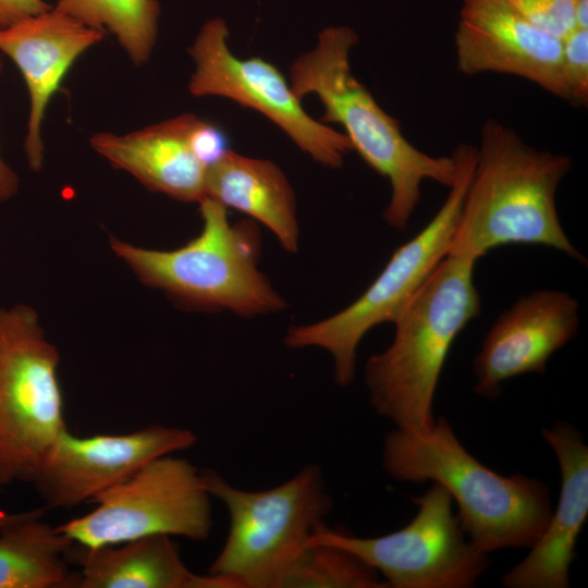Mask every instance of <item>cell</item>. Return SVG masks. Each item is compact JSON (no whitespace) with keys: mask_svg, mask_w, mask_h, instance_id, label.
<instances>
[{"mask_svg":"<svg viewBox=\"0 0 588 588\" xmlns=\"http://www.w3.org/2000/svg\"><path fill=\"white\" fill-rule=\"evenodd\" d=\"M572 160L538 150L487 119L448 254L478 260L506 245H539L587 264L559 219L555 197Z\"/></svg>","mask_w":588,"mask_h":588,"instance_id":"obj_1","label":"cell"},{"mask_svg":"<svg viewBox=\"0 0 588 588\" xmlns=\"http://www.w3.org/2000/svg\"><path fill=\"white\" fill-rule=\"evenodd\" d=\"M382 467L399 481L432 480L442 486L457 505L465 534L486 553L530 548L552 514L544 482L522 474L502 476L485 466L460 442L444 417L424 431L395 428L389 432Z\"/></svg>","mask_w":588,"mask_h":588,"instance_id":"obj_2","label":"cell"},{"mask_svg":"<svg viewBox=\"0 0 588 588\" xmlns=\"http://www.w3.org/2000/svg\"><path fill=\"white\" fill-rule=\"evenodd\" d=\"M358 36L348 26L320 32L314 49L295 59L290 86L299 99L316 95L324 109L321 123H338L345 130L353 150L389 181L391 195L383 211L387 223L404 230L421 199L424 181L450 187L456 162L451 156H432L416 148L370 91L354 76L351 51Z\"/></svg>","mask_w":588,"mask_h":588,"instance_id":"obj_3","label":"cell"},{"mask_svg":"<svg viewBox=\"0 0 588 588\" xmlns=\"http://www.w3.org/2000/svg\"><path fill=\"white\" fill-rule=\"evenodd\" d=\"M476 262L448 254L393 321L392 343L366 363L370 404L395 428L424 431L436 420L432 403L448 354L481 311Z\"/></svg>","mask_w":588,"mask_h":588,"instance_id":"obj_4","label":"cell"},{"mask_svg":"<svg viewBox=\"0 0 588 588\" xmlns=\"http://www.w3.org/2000/svg\"><path fill=\"white\" fill-rule=\"evenodd\" d=\"M199 209L201 232L180 248L148 249L111 238V249L143 283L187 308L246 318L284 309L285 301L258 268L257 226L231 223L226 208L209 197Z\"/></svg>","mask_w":588,"mask_h":588,"instance_id":"obj_5","label":"cell"},{"mask_svg":"<svg viewBox=\"0 0 588 588\" xmlns=\"http://www.w3.org/2000/svg\"><path fill=\"white\" fill-rule=\"evenodd\" d=\"M203 474L230 517L225 543L208 573L233 588H282L332 507L321 468L307 465L282 485L260 491L238 489L215 470Z\"/></svg>","mask_w":588,"mask_h":588,"instance_id":"obj_6","label":"cell"},{"mask_svg":"<svg viewBox=\"0 0 588 588\" xmlns=\"http://www.w3.org/2000/svg\"><path fill=\"white\" fill-rule=\"evenodd\" d=\"M456 172L450 192L433 218L413 238L400 246L389 261L352 304L336 314L287 330L290 348L318 347L333 360L334 381L348 385L354 378L357 350L376 326L393 322L437 265L448 255L469 184L476 147L462 143L452 152Z\"/></svg>","mask_w":588,"mask_h":588,"instance_id":"obj_7","label":"cell"},{"mask_svg":"<svg viewBox=\"0 0 588 588\" xmlns=\"http://www.w3.org/2000/svg\"><path fill=\"white\" fill-rule=\"evenodd\" d=\"M59 353L23 304L0 308V486L33 482L66 429Z\"/></svg>","mask_w":588,"mask_h":588,"instance_id":"obj_8","label":"cell"},{"mask_svg":"<svg viewBox=\"0 0 588 588\" xmlns=\"http://www.w3.org/2000/svg\"><path fill=\"white\" fill-rule=\"evenodd\" d=\"M89 503L97 504L93 511L57 526L83 547L151 535L204 541L212 528L211 494L203 470L173 454L150 461Z\"/></svg>","mask_w":588,"mask_h":588,"instance_id":"obj_9","label":"cell"},{"mask_svg":"<svg viewBox=\"0 0 588 588\" xmlns=\"http://www.w3.org/2000/svg\"><path fill=\"white\" fill-rule=\"evenodd\" d=\"M413 501L418 506L416 515L396 531L362 538L323 523L307 544L324 542L353 552L392 588L475 586L489 566V553L479 550L465 534L450 493L433 482Z\"/></svg>","mask_w":588,"mask_h":588,"instance_id":"obj_10","label":"cell"},{"mask_svg":"<svg viewBox=\"0 0 588 588\" xmlns=\"http://www.w3.org/2000/svg\"><path fill=\"white\" fill-rule=\"evenodd\" d=\"M228 40L224 20L213 17L201 26L188 48L195 63L188 82L189 94L224 97L256 110L316 162L341 167L345 156L353 151L346 135L313 119L272 63L260 57L237 58Z\"/></svg>","mask_w":588,"mask_h":588,"instance_id":"obj_11","label":"cell"},{"mask_svg":"<svg viewBox=\"0 0 588 588\" xmlns=\"http://www.w3.org/2000/svg\"><path fill=\"white\" fill-rule=\"evenodd\" d=\"M196 441L192 430L164 425L85 438L66 428L47 452L32 483L48 509L75 507L128 479L150 461L185 451Z\"/></svg>","mask_w":588,"mask_h":588,"instance_id":"obj_12","label":"cell"},{"mask_svg":"<svg viewBox=\"0 0 588 588\" xmlns=\"http://www.w3.org/2000/svg\"><path fill=\"white\" fill-rule=\"evenodd\" d=\"M454 46L456 66L465 75H514L565 100L562 39L504 0H463Z\"/></svg>","mask_w":588,"mask_h":588,"instance_id":"obj_13","label":"cell"},{"mask_svg":"<svg viewBox=\"0 0 588 588\" xmlns=\"http://www.w3.org/2000/svg\"><path fill=\"white\" fill-rule=\"evenodd\" d=\"M578 308L572 295L556 290L519 297L493 322L474 358V391L495 399L511 378L544 375L552 354L576 336Z\"/></svg>","mask_w":588,"mask_h":588,"instance_id":"obj_14","label":"cell"},{"mask_svg":"<svg viewBox=\"0 0 588 588\" xmlns=\"http://www.w3.org/2000/svg\"><path fill=\"white\" fill-rule=\"evenodd\" d=\"M105 34L53 7L0 28V51L17 66L25 81L29 113L24 149L29 168L44 164L42 122L52 96L73 63Z\"/></svg>","mask_w":588,"mask_h":588,"instance_id":"obj_15","label":"cell"},{"mask_svg":"<svg viewBox=\"0 0 588 588\" xmlns=\"http://www.w3.org/2000/svg\"><path fill=\"white\" fill-rule=\"evenodd\" d=\"M561 471L559 505L526 558L502 578L505 588H568L569 566L588 517V446L565 421L542 429Z\"/></svg>","mask_w":588,"mask_h":588,"instance_id":"obj_16","label":"cell"},{"mask_svg":"<svg viewBox=\"0 0 588 588\" xmlns=\"http://www.w3.org/2000/svg\"><path fill=\"white\" fill-rule=\"evenodd\" d=\"M197 120L195 114L184 113L126 134L98 132L90 136L89 145L147 188L199 203L206 197L208 166L193 144Z\"/></svg>","mask_w":588,"mask_h":588,"instance_id":"obj_17","label":"cell"},{"mask_svg":"<svg viewBox=\"0 0 588 588\" xmlns=\"http://www.w3.org/2000/svg\"><path fill=\"white\" fill-rule=\"evenodd\" d=\"M65 558L81 567L73 588H233L221 577L192 572L168 535L100 547L73 543Z\"/></svg>","mask_w":588,"mask_h":588,"instance_id":"obj_18","label":"cell"},{"mask_svg":"<svg viewBox=\"0 0 588 588\" xmlns=\"http://www.w3.org/2000/svg\"><path fill=\"white\" fill-rule=\"evenodd\" d=\"M206 197L267 226L285 252L298 250L295 195L283 171L272 161L229 149L207 169Z\"/></svg>","mask_w":588,"mask_h":588,"instance_id":"obj_19","label":"cell"},{"mask_svg":"<svg viewBox=\"0 0 588 588\" xmlns=\"http://www.w3.org/2000/svg\"><path fill=\"white\" fill-rule=\"evenodd\" d=\"M47 506L0 528V588H72L66 565L74 543L44 520Z\"/></svg>","mask_w":588,"mask_h":588,"instance_id":"obj_20","label":"cell"},{"mask_svg":"<svg viewBox=\"0 0 588 588\" xmlns=\"http://www.w3.org/2000/svg\"><path fill=\"white\" fill-rule=\"evenodd\" d=\"M53 9L113 35L135 65L149 60L158 36V0H58Z\"/></svg>","mask_w":588,"mask_h":588,"instance_id":"obj_21","label":"cell"},{"mask_svg":"<svg viewBox=\"0 0 588 588\" xmlns=\"http://www.w3.org/2000/svg\"><path fill=\"white\" fill-rule=\"evenodd\" d=\"M378 572L353 552L324 542L308 543L282 588H387Z\"/></svg>","mask_w":588,"mask_h":588,"instance_id":"obj_22","label":"cell"},{"mask_svg":"<svg viewBox=\"0 0 588 588\" xmlns=\"http://www.w3.org/2000/svg\"><path fill=\"white\" fill-rule=\"evenodd\" d=\"M562 79L565 100L575 107L588 102V28H575L562 39Z\"/></svg>","mask_w":588,"mask_h":588,"instance_id":"obj_23","label":"cell"},{"mask_svg":"<svg viewBox=\"0 0 588 588\" xmlns=\"http://www.w3.org/2000/svg\"><path fill=\"white\" fill-rule=\"evenodd\" d=\"M527 21L560 39L576 28L578 0H504Z\"/></svg>","mask_w":588,"mask_h":588,"instance_id":"obj_24","label":"cell"},{"mask_svg":"<svg viewBox=\"0 0 588 588\" xmlns=\"http://www.w3.org/2000/svg\"><path fill=\"white\" fill-rule=\"evenodd\" d=\"M45 0H0V28L50 10Z\"/></svg>","mask_w":588,"mask_h":588,"instance_id":"obj_25","label":"cell"},{"mask_svg":"<svg viewBox=\"0 0 588 588\" xmlns=\"http://www.w3.org/2000/svg\"><path fill=\"white\" fill-rule=\"evenodd\" d=\"M3 63L0 58V73ZM20 188V180L14 170L2 159L0 155V203L11 199Z\"/></svg>","mask_w":588,"mask_h":588,"instance_id":"obj_26","label":"cell"},{"mask_svg":"<svg viewBox=\"0 0 588 588\" xmlns=\"http://www.w3.org/2000/svg\"><path fill=\"white\" fill-rule=\"evenodd\" d=\"M24 512H17V513H8V512H0V528L7 526L8 524H11L19 518H21L24 515Z\"/></svg>","mask_w":588,"mask_h":588,"instance_id":"obj_27","label":"cell"}]
</instances>
